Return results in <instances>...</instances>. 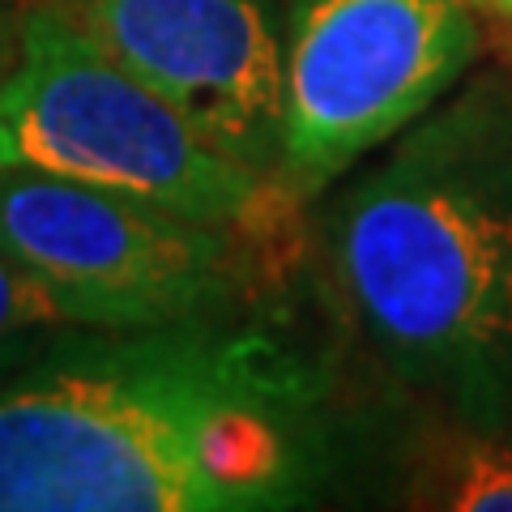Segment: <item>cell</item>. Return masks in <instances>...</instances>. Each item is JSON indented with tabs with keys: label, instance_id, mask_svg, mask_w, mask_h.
Segmentation results:
<instances>
[{
	"label": "cell",
	"instance_id": "cell-1",
	"mask_svg": "<svg viewBox=\"0 0 512 512\" xmlns=\"http://www.w3.org/2000/svg\"><path fill=\"white\" fill-rule=\"evenodd\" d=\"M329 389L231 312L64 329L0 389V512H274L329 474Z\"/></svg>",
	"mask_w": 512,
	"mask_h": 512
},
{
	"label": "cell",
	"instance_id": "cell-2",
	"mask_svg": "<svg viewBox=\"0 0 512 512\" xmlns=\"http://www.w3.org/2000/svg\"><path fill=\"white\" fill-rule=\"evenodd\" d=\"M333 269L402 380L495 419L512 397V111L466 99L342 197Z\"/></svg>",
	"mask_w": 512,
	"mask_h": 512
},
{
	"label": "cell",
	"instance_id": "cell-3",
	"mask_svg": "<svg viewBox=\"0 0 512 512\" xmlns=\"http://www.w3.org/2000/svg\"><path fill=\"white\" fill-rule=\"evenodd\" d=\"M9 167H35L133 192L188 218L278 248L299 192L222 154L154 86L107 56L60 9L30 5L22 60L0 90Z\"/></svg>",
	"mask_w": 512,
	"mask_h": 512
},
{
	"label": "cell",
	"instance_id": "cell-4",
	"mask_svg": "<svg viewBox=\"0 0 512 512\" xmlns=\"http://www.w3.org/2000/svg\"><path fill=\"white\" fill-rule=\"evenodd\" d=\"M483 0H295L282 35V184L316 192L406 133L470 69Z\"/></svg>",
	"mask_w": 512,
	"mask_h": 512
},
{
	"label": "cell",
	"instance_id": "cell-5",
	"mask_svg": "<svg viewBox=\"0 0 512 512\" xmlns=\"http://www.w3.org/2000/svg\"><path fill=\"white\" fill-rule=\"evenodd\" d=\"M0 248L103 299L124 329L235 312L269 256L214 222L35 167L0 171Z\"/></svg>",
	"mask_w": 512,
	"mask_h": 512
},
{
	"label": "cell",
	"instance_id": "cell-6",
	"mask_svg": "<svg viewBox=\"0 0 512 512\" xmlns=\"http://www.w3.org/2000/svg\"><path fill=\"white\" fill-rule=\"evenodd\" d=\"M222 154L282 180L286 69L269 0H47Z\"/></svg>",
	"mask_w": 512,
	"mask_h": 512
},
{
	"label": "cell",
	"instance_id": "cell-7",
	"mask_svg": "<svg viewBox=\"0 0 512 512\" xmlns=\"http://www.w3.org/2000/svg\"><path fill=\"white\" fill-rule=\"evenodd\" d=\"M410 504L448 512H512V444L457 436L423 461Z\"/></svg>",
	"mask_w": 512,
	"mask_h": 512
},
{
	"label": "cell",
	"instance_id": "cell-8",
	"mask_svg": "<svg viewBox=\"0 0 512 512\" xmlns=\"http://www.w3.org/2000/svg\"><path fill=\"white\" fill-rule=\"evenodd\" d=\"M64 329H124V320L103 299L73 291L0 248V346L26 333Z\"/></svg>",
	"mask_w": 512,
	"mask_h": 512
},
{
	"label": "cell",
	"instance_id": "cell-9",
	"mask_svg": "<svg viewBox=\"0 0 512 512\" xmlns=\"http://www.w3.org/2000/svg\"><path fill=\"white\" fill-rule=\"evenodd\" d=\"M22 22H26V9L0 5V90H5L9 73L18 69V60H22ZM0 171H9L5 141H0Z\"/></svg>",
	"mask_w": 512,
	"mask_h": 512
},
{
	"label": "cell",
	"instance_id": "cell-10",
	"mask_svg": "<svg viewBox=\"0 0 512 512\" xmlns=\"http://www.w3.org/2000/svg\"><path fill=\"white\" fill-rule=\"evenodd\" d=\"M39 346H43V333H26V338H13V342L0 346V389H5V384L22 372Z\"/></svg>",
	"mask_w": 512,
	"mask_h": 512
},
{
	"label": "cell",
	"instance_id": "cell-11",
	"mask_svg": "<svg viewBox=\"0 0 512 512\" xmlns=\"http://www.w3.org/2000/svg\"><path fill=\"white\" fill-rule=\"evenodd\" d=\"M491 13H500V18H512V0H483Z\"/></svg>",
	"mask_w": 512,
	"mask_h": 512
}]
</instances>
